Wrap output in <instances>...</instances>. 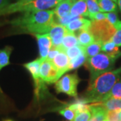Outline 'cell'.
Returning a JSON list of instances; mask_svg holds the SVG:
<instances>
[{
	"label": "cell",
	"instance_id": "cell-34",
	"mask_svg": "<svg viewBox=\"0 0 121 121\" xmlns=\"http://www.w3.org/2000/svg\"><path fill=\"white\" fill-rule=\"evenodd\" d=\"M9 4V0H0V14L1 12Z\"/></svg>",
	"mask_w": 121,
	"mask_h": 121
},
{
	"label": "cell",
	"instance_id": "cell-10",
	"mask_svg": "<svg viewBox=\"0 0 121 121\" xmlns=\"http://www.w3.org/2000/svg\"><path fill=\"white\" fill-rule=\"evenodd\" d=\"M52 63L58 72L59 78H60L63 74L69 71V57L65 52H60L52 60Z\"/></svg>",
	"mask_w": 121,
	"mask_h": 121
},
{
	"label": "cell",
	"instance_id": "cell-9",
	"mask_svg": "<svg viewBox=\"0 0 121 121\" xmlns=\"http://www.w3.org/2000/svg\"><path fill=\"white\" fill-rule=\"evenodd\" d=\"M36 37L39 48V54L40 58L43 60L47 59L48 53L50 51L52 47V41L48 34H43V35H35Z\"/></svg>",
	"mask_w": 121,
	"mask_h": 121
},
{
	"label": "cell",
	"instance_id": "cell-12",
	"mask_svg": "<svg viewBox=\"0 0 121 121\" xmlns=\"http://www.w3.org/2000/svg\"><path fill=\"white\" fill-rule=\"evenodd\" d=\"M91 113L89 121H104L106 120L107 110L102 106L101 102H94L90 104Z\"/></svg>",
	"mask_w": 121,
	"mask_h": 121
},
{
	"label": "cell",
	"instance_id": "cell-14",
	"mask_svg": "<svg viewBox=\"0 0 121 121\" xmlns=\"http://www.w3.org/2000/svg\"><path fill=\"white\" fill-rule=\"evenodd\" d=\"M75 1L73 0H63L59 2L53 10L56 17L60 18L69 15Z\"/></svg>",
	"mask_w": 121,
	"mask_h": 121
},
{
	"label": "cell",
	"instance_id": "cell-11",
	"mask_svg": "<svg viewBox=\"0 0 121 121\" xmlns=\"http://www.w3.org/2000/svg\"><path fill=\"white\" fill-rule=\"evenodd\" d=\"M91 20L87 18H84L83 17V16H82L70 22L69 24L65 26V28L68 32L75 33L76 32H78L80 30H89L91 25Z\"/></svg>",
	"mask_w": 121,
	"mask_h": 121
},
{
	"label": "cell",
	"instance_id": "cell-41",
	"mask_svg": "<svg viewBox=\"0 0 121 121\" xmlns=\"http://www.w3.org/2000/svg\"><path fill=\"white\" fill-rule=\"evenodd\" d=\"M0 91H1V89H0Z\"/></svg>",
	"mask_w": 121,
	"mask_h": 121
},
{
	"label": "cell",
	"instance_id": "cell-5",
	"mask_svg": "<svg viewBox=\"0 0 121 121\" xmlns=\"http://www.w3.org/2000/svg\"><path fill=\"white\" fill-rule=\"evenodd\" d=\"M89 31L94 36L95 41L104 44L111 40L117 30L107 20H104L91 21Z\"/></svg>",
	"mask_w": 121,
	"mask_h": 121
},
{
	"label": "cell",
	"instance_id": "cell-15",
	"mask_svg": "<svg viewBox=\"0 0 121 121\" xmlns=\"http://www.w3.org/2000/svg\"><path fill=\"white\" fill-rule=\"evenodd\" d=\"M70 13L74 16H86L87 17V6L86 0H77L71 7Z\"/></svg>",
	"mask_w": 121,
	"mask_h": 121
},
{
	"label": "cell",
	"instance_id": "cell-18",
	"mask_svg": "<svg viewBox=\"0 0 121 121\" xmlns=\"http://www.w3.org/2000/svg\"><path fill=\"white\" fill-rule=\"evenodd\" d=\"M102 51L106 52L110 56L118 59L121 55V52L119 50V48L112 41L110 40L102 44Z\"/></svg>",
	"mask_w": 121,
	"mask_h": 121
},
{
	"label": "cell",
	"instance_id": "cell-37",
	"mask_svg": "<svg viewBox=\"0 0 121 121\" xmlns=\"http://www.w3.org/2000/svg\"><path fill=\"white\" fill-rule=\"evenodd\" d=\"M112 1H114V2H115V3L118 2V0H112Z\"/></svg>",
	"mask_w": 121,
	"mask_h": 121
},
{
	"label": "cell",
	"instance_id": "cell-29",
	"mask_svg": "<svg viewBox=\"0 0 121 121\" xmlns=\"http://www.w3.org/2000/svg\"><path fill=\"white\" fill-rule=\"evenodd\" d=\"M59 113L63 117H64L65 118H67V120L70 121H73L74 118L75 117V115H76L75 111H74L73 110L69 108V106L60 110L59 111Z\"/></svg>",
	"mask_w": 121,
	"mask_h": 121
},
{
	"label": "cell",
	"instance_id": "cell-6",
	"mask_svg": "<svg viewBox=\"0 0 121 121\" xmlns=\"http://www.w3.org/2000/svg\"><path fill=\"white\" fill-rule=\"evenodd\" d=\"M79 82L80 79L76 73L67 74L56 82L55 87L57 93H64L67 95L77 98V87Z\"/></svg>",
	"mask_w": 121,
	"mask_h": 121
},
{
	"label": "cell",
	"instance_id": "cell-38",
	"mask_svg": "<svg viewBox=\"0 0 121 121\" xmlns=\"http://www.w3.org/2000/svg\"><path fill=\"white\" fill-rule=\"evenodd\" d=\"M63 1V0H58V1H59V3L60 2V1Z\"/></svg>",
	"mask_w": 121,
	"mask_h": 121
},
{
	"label": "cell",
	"instance_id": "cell-21",
	"mask_svg": "<svg viewBox=\"0 0 121 121\" xmlns=\"http://www.w3.org/2000/svg\"><path fill=\"white\" fill-rule=\"evenodd\" d=\"M98 2L102 12H117V4L112 0H98Z\"/></svg>",
	"mask_w": 121,
	"mask_h": 121
},
{
	"label": "cell",
	"instance_id": "cell-4",
	"mask_svg": "<svg viewBox=\"0 0 121 121\" xmlns=\"http://www.w3.org/2000/svg\"><path fill=\"white\" fill-rule=\"evenodd\" d=\"M59 4L58 0H33L28 3H19L9 4L1 12L0 16L18 12H35L48 10L55 8Z\"/></svg>",
	"mask_w": 121,
	"mask_h": 121
},
{
	"label": "cell",
	"instance_id": "cell-3",
	"mask_svg": "<svg viewBox=\"0 0 121 121\" xmlns=\"http://www.w3.org/2000/svg\"><path fill=\"white\" fill-rule=\"evenodd\" d=\"M117 59V58L102 52L87 58L85 67L90 72V82H91L101 74L111 71Z\"/></svg>",
	"mask_w": 121,
	"mask_h": 121
},
{
	"label": "cell",
	"instance_id": "cell-2",
	"mask_svg": "<svg viewBox=\"0 0 121 121\" xmlns=\"http://www.w3.org/2000/svg\"><path fill=\"white\" fill-rule=\"evenodd\" d=\"M121 75V67L101 74L90 82L84 98L89 103L103 102Z\"/></svg>",
	"mask_w": 121,
	"mask_h": 121
},
{
	"label": "cell",
	"instance_id": "cell-36",
	"mask_svg": "<svg viewBox=\"0 0 121 121\" xmlns=\"http://www.w3.org/2000/svg\"><path fill=\"white\" fill-rule=\"evenodd\" d=\"M118 5L119 9L121 10V0H118Z\"/></svg>",
	"mask_w": 121,
	"mask_h": 121
},
{
	"label": "cell",
	"instance_id": "cell-17",
	"mask_svg": "<svg viewBox=\"0 0 121 121\" xmlns=\"http://www.w3.org/2000/svg\"><path fill=\"white\" fill-rule=\"evenodd\" d=\"M77 37L79 44L84 47L95 42V39L89 30H83L79 31L78 32Z\"/></svg>",
	"mask_w": 121,
	"mask_h": 121
},
{
	"label": "cell",
	"instance_id": "cell-24",
	"mask_svg": "<svg viewBox=\"0 0 121 121\" xmlns=\"http://www.w3.org/2000/svg\"><path fill=\"white\" fill-rule=\"evenodd\" d=\"M86 1L87 12H88L87 17L89 18H90L95 13L101 12L98 0H86Z\"/></svg>",
	"mask_w": 121,
	"mask_h": 121
},
{
	"label": "cell",
	"instance_id": "cell-8",
	"mask_svg": "<svg viewBox=\"0 0 121 121\" xmlns=\"http://www.w3.org/2000/svg\"><path fill=\"white\" fill-rule=\"evenodd\" d=\"M67 32V30L66 29L65 26H62L55 22L50 31L48 33L51 39L52 47H56L58 48L60 47L62 44L63 39Z\"/></svg>",
	"mask_w": 121,
	"mask_h": 121
},
{
	"label": "cell",
	"instance_id": "cell-39",
	"mask_svg": "<svg viewBox=\"0 0 121 121\" xmlns=\"http://www.w3.org/2000/svg\"><path fill=\"white\" fill-rule=\"evenodd\" d=\"M73 1H77V0H73Z\"/></svg>",
	"mask_w": 121,
	"mask_h": 121
},
{
	"label": "cell",
	"instance_id": "cell-13",
	"mask_svg": "<svg viewBox=\"0 0 121 121\" xmlns=\"http://www.w3.org/2000/svg\"><path fill=\"white\" fill-rule=\"evenodd\" d=\"M43 61V59H41L40 58L37 59L35 60H32L31 62L25 63L24 65V67L26 68L29 72H30L32 78L35 80V86L39 84L40 83L43 82L40 77H39V70H40V67L42 63V62Z\"/></svg>",
	"mask_w": 121,
	"mask_h": 121
},
{
	"label": "cell",
	"instance_id": "cell-28",
	"mask_svg": "<svg viewBox=\"0 0 121 121\" xmlns=\"http://www.w3.org/2000/svg\"><path fill=\"white\" fill-rule=\"evenodd\" d=\"M106 120L107 121H121V109L107 111Z\"/></svg>",
	"mask_w": 121,
	"mask_h": 121
},
{
	"label": "cell",
	"instance_id": "cell-7",
	"mask_svg": "<svg viewBox=\"0 0 121 121\" xmlns=\"http://www.w3.org/2000/svg\"><path fill=\"white\" fill-rule=\"evenodd\" d=\"M39 77L44 82L48 84L56 83L59 79L58 72L52 64V61L47 59L44 60L40 65Z\"/></svg>",
	"mask_w": 121,
	"mask_h": 121
},
{
	"label": "cell",
	"instance_id": "cell-33",
	"mask_svg": "<svg viewBox=\"0 0 121 121\" xmlns=\"http://www.w3.org/2000/svg\"><path fill=\"white\" fill-rule=\"evenodd\" d=\"M91 21H100V20H106V13L104 12H98V13H95L94 16H92L90 18Z\"/></svg>",
	"mask_w": 121,
	"mask_h": 121
},
{
	"label": "cell",
	"instance_id": "cell-23",
	"mask_svg": "<svg viewBox=\"0 0 121 121\" xmlns=\"http://www.w3.org/2000/svg\"><path fill=\"white\" fill-rule=\"evenodd\" d=\"M66 55L69 57V59L72 60L75 59L76 57L79 56L83 53H84V47H82L80 44L75 46L73 47L69 48L65 51Z\"/></svg>",
	"mask_w": 121,
	"mask_h": 121
},
{
	"label": "cell",
	"instance_id": "cell-30",
	"mask_svg": "<svg viewBox=\"0 0 121 121\" xmlns=\"http://www.w3.org/2000/svg\"><path fill=\"white\" fill-rule=\"evenodd\" d=\"M91 116V113L90 110H86L84 112L77 113L73 121H89Z\"/></svg>",
	"mask_w": 121,
	"mask_h": 121
},
{
	"label": "cell",
	"instance_id": "cell-22",
	"mask_svg": "<svg viewBox=\"0 0 121 121\" xmlns=\"http://www.w3.org/2000/svg\"><path fill=\"white\" fill-rule=\"evenodd\" d=\"M12 51V48L11 47H5L4 49L0 50V71L9 64V56Z\"/></svg>",
	"mask_w": 121,
	"mask_h": 121
},
{
	"label": "cell",
	"instance_id": "cell-40",
	"mask_svg": "<svg viewBox=\"0 0 121 121\" xmlns=\"http://www.w3.org/2000/svg\"><path fill=\"white\" fill-rule=\"evenodd\" d=\"M106 121V120H105V121Z\"/></svg>",
	"mask_w": 121,
	"mask_h": 121
},
{
	"label": "cell",
	"instance_id": "cell-19",
	"mask_svg": "<svg viewBox=\"0 0 121 121\" xmlns=\"http://www.w3.org/2000/svg\"><path fill=\"white\" fill-rule=\"evenodd\" d=\"M103 44L95 41L93 43L90 44V45L84 47V53L86 54L87 58L94 56L98 55L99 51L102 50V46Z\"/></svg>",
	"mask_w": 121,
	"mask_h": 121
},
{
	"label": "cell",
	"instance_id": "cell-27",
	"mask_svg": "<svg viewBox=\"0 0 121 121\" xmlns=\"http://www.w3.org/2000/svg\"><path fill=\"white\" fill-rule=\"evenodd\" d=\"M106 20L111 24H112L117 30V28L121 25V21L119 20L118 17L117 16V12H107V13H106Z\"/></svg>",
	"mask_w": 121,
	"mask_h": 121
},
{
	"label": "cell",
	"instance_id": "cell-31",
	"mask_svg": "<svg viewBox=\"0 0 121 121\" xmlns=\"http://www.w3.org/2000/svg\"><path fill=\"white\" fill-rule=\"evenodd\" d=\"M111 41H112L118 47H121V25L117 29L115 34L111 39Z\"/></svg>",
	"mask_w": 121,
	"mask_h": 121
},
{
	"label": "cell",
	"instance_id": "cell-26",
	"mask_svg": "<svg viewBox=\"0 0 121 121\" xmlns=\"http://www.w3.org/2000/svg\"><path fill=\"white\" fill-rule=\"evenodd\" d=\"M111 98L121 99V78H120L118 79V81L115 83V85L114 86L112 89L111 90L110 92L106 96L105 100L109 99V98Z\"/></svg>",
	"mask_w": 121,
	"mask_h": 121
},
{
	"label": "cell",
	"instance_id": "cell-16",
	"mask_svg": "<svg viewBox=\"0 0 121 121\" xmlns=\"http://www.w3.org/2000/svg\"><path fill=\"white\" fill-rule=\"evenodd\" d=\"M78 44H79L78 42L77 36L75 35V33L73 32L67 31V32L66 33V35H65L64 38L63 39L62 44L60 47L59 48V49L61 52H65L67 49H68L69 48L73 47Z\"/></svg>",
	"mask_w": 121,
	"mask_h": 121
},
{
	"label": "cell",
	"instance_id": "cell-25",
	"mask_svg": "<svg viewBox=\"0 0 121 121\" xmlns=\"http://www.w3.org/2000/svg\"><path fill=\"white\" fill-rule=\"evenodd\" d=\"M87 57L85 53H83L82 55H80L79 56L76 57L75 59H72L70 60V64H69V71L70 70H73L79 68V67H81L82 65L86 63Z\"/></svg>",
	"mask_w": 121,
	"mask_h": 121
},
{
	"label": "cell",
	"instance_id": "cell-20",
	"mask_svg": "<svg viewBox=\"0 0 121 121\" xmlns=\"http://www.w3.org/2000/svg\"><path fill=\"white\" fill-rule=\"evenodd\" d=\"M101 103L107 111L121 109V99L111 98L104 102H101Z\"/></svg>",
	"mask_w": 121,
	"mask_h": 121
},
{
	"label": "cell",
	"instance_id": "cell-35",
	"mask_svg": "<svg viewBox=\"0 0 121 121\" xmlns=\"http://www.w3.org/2000/svg\"><path fill=\"white\" fill-rule=\"evenodd\" d=\"M32 1H33V0H17V2L24 4V3H28V2Z\"/></svg>",
	"mask_w": 121,
	"mask_h": 121
},
{
	"label": "cell",
	"instance_id": "cell-32",
	"mask_svg": "<svg viewBox=\"0 0 121 121\" xmlns=\"http://www.w3.org/2000/svg\"><path fill=\"white\" fill-rule=\"evenodd\" d=\"M60 52H61V51H60L58 48L52 47L51 48V50H50V51L48 53L47 57L46 59L52 61V59H54V58H55V56H56Z\"/></svg>",
	"mask_w": 121,
	"mask_h": 121
},
{
	"label": "cell",
	"instance_id": "cell-1",
	"mask_svg": "<svg viewBox=\"0 0 121 121\" xmlns=\"http://www.w3.org/2000/svg\"><path fill=\"white\" fill-rule=\"evenodd\" d=\"M13 26L35 35L47 34L55 23L53 10L27 12L10 22Z\"/></svg>",
	"mask_w": 121,
	"mask_h": 121
}]
</instances>
